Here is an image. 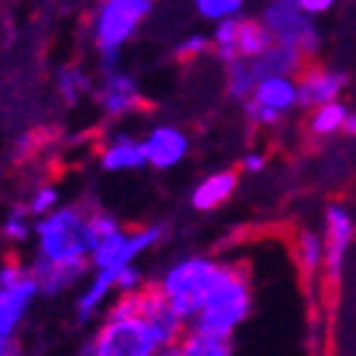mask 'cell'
<instances>
[{"instance_id":"6da1fadb","label":"cell","mask_w":356,"mask_h":356,"mask_svg":"<svg viewBox=\"0 0 356 356\" xmlns=\"http://www.w3.org/2000/svg\"><path fill=\"white\" fill-rule=\"evenodd\" d=\"M34 260L51 266H76L91 257V232H88V207L63 204L49 218L34 220Z\"/></svg>"},{"instance_id":"7a4b0ae2","label":"cell","mask_w":356,"mask_h":356,"mask_svg":"<svg viewBox=\"0 0 356 356\" xmlns=\"http://www.w3.org/2000/svg\"><path fill=\"white\" fill-rule=\"evenodd\" d=\"M249 302H252L249 269H246V263H232L224 269L218 286L209 291L204 308L195 317L193 331L218 337V339H229V334L246 320Z\"/></svg>"},{"instance_id":"3957f363","label":"cell","mask_w":356,"mask_h":356,"mask_svg":"<svg viewBox=\"0 0 356 356\" xmlns=\"http://www.w3.org/2000/svg\"><path fill=\"white\" fill-rule=\"evenodd\" d=\"M150 9V0H105L97 6V12L91 15V37L105 74L119 71L122 46L136 34Z\"/></svg>"},{"instance_id":"277c9868","label":"cell","mask_w":356,"mask_h":356,"mask_svg":"<svg viewBox=\"0 0 356 356\" xmlns=\"http://www.w3.org/2000/svg\"><path fill=\"white\" fill-rule=\"evenodd\" d=\"M224 269H227V263H215L207 257H190V260L175 263L161 277L159 289L167 297L175 314L181 320H190V317H198V311L204 308L209 291L218 286Z\"/></svg>"},{"instance_id":"5b68a950","label":"cell","mask_w":356,"mask_h":356,"mask_svg":"<svg viewBox=\"0 0 356 356\" xmlns=\"http://www.w3.org/2000/svg\"><path fill=\"white\" fill-rule=\"evenodd\" d=\"M79 356H159V345L139 314L122 320L105 317L97 334L79 348Z\"/></svg>"},{"instance_id":"8992f818","label":"cell","mask_w":356,"mask_h":356,"mask_svg":"<svg viewBox=\"0 0 356 356\" xmlns=\"http://www.w3.org/2000/svg\"><path fill=\"white\" fill-rule=\"evenodd\" d=\"M260 23L266 26V31L272 34L277 46L297 49L305 57H311V51H317L320 46V34L311 17L297 6V0H275V3L263 9Z\"/></svg>"},{"instance_id":"52a82bcc","label":"cell","mask_w":356,"mask_h":356,"mask_svg":"<svg viewBox=\"0 0 356 356\" xmlns=\"http://www.w3.org/2000/svg\"><path fill=\"white\" fill-rule=\"evenodd\" d=\"M164 235V227H145V229H133V232H116L111 238H105L102 243H97L91 249L88 263L94 266V272H119L124 266H133L142 252H147L150 246H156Z\"/></svg>"},{"instance_id":"ba28073f","label":"cell","mask_w":356,"mask_h":356,"mask_svg":"<svg viewBox=\"0 0 356 356\" xmlns=\"http://www.w3.org/2000/svg\"><path fill=\"white\" fill-rule=\"evenodd\" d=\"M136 314L147 323L159 350L175 348L184 339V320L170 308L159 286H145L142 291H136Z\"/></svg>"},{"instance_id":"9c48e42d","label":"cell","mask_w":356,"mask_h":356,"mask_svg":"<svg viewBox=\"0 0 356 356\" xmlns=\"http://www.w3.org/2000/svg\"><path fill=\"white\" fill-rule=\"evenodd\" d=\"M353 218L345 207H328L325 212V238H323V266H325V289H337L339 275H342V263L345 252L353 241Z\"/></svg>"},{"instance_id":"30bf717a","label":"cell","mask_w":356,"mask_h":356,"mask_svg":"<svg viewBox=\"0 0 356 356\" xmlns=\"http://www.w3.org/2000/svg\"><path fill=\"white\" fill-rule=\"evenodd\" d=\"M348 85V76L342 71H325V68H311L305 65V71L297 79V105L302 108H323L331 102H339L337 97L342 94V88Z\"/></svg>"},{"instance_id":"8fae6325","label":"cell","mask_w":356,"mask_h":356,"mask_svg":"<svg viewBox=\"0 0 356 356\" xmlns=\"http://www.w3.org/2000/svg\"><path fill=\"white\" fill-rule=\"evenodd\" d=\"M97 102L108 119H122L142 105V94L130 74L113 71L102 76V85L97 88Z\"/></svg>"},{"instance_id":"7c38bea8","label":"cell","mask_w":356,"mask_h":356,"mask_svg":"<svg viewBox=\"0 0 356 356\" xmlns=\"http://www.w3.org/2000/svg\"><path fill=\"white\" fill-rule=\"evenodd\" d=\"M37 297H40V289L31 277H26L12 289H0V339L3 342L15 339L17 328L23 325L29 308L34 305Z\"/></svg>"},{"instance_id":"4fadbf2b","label":"cell","mask_w":356,"mask_h":356,"mask_svg":"<svg viewBox=\"0 0 356 356\" xmlns=\"http://www.w3.org/2000/svg\"><path fill=\"white\" fill-rule=\"evenodd\" d=\"M99 164L108 172H127V170H142L147 164V150L145 142L116 133L105 142V147L99 150Z\"/></svg>"},{"instance_id":"5bb4252c","label":"cell","mask_w":356,"mask_h":356,"mask_svg":"<svg viewBox=\"0 0 356 356\" xmlns=\"http://www.w3.org/2000/svg\"><path fill=\"white\" fill-rule=\"evenodd\" d=\"M145 150H147V164L159 170H170L187 156V136L178 127L161 124L145 139Z\"/></svg>"},{"instance_id":"9a60e30c","label":"cell","mask_w":356,"mask_h":356,"mask_svg":"<svg viewBox=\"0 0 356 356\" xmlns=\"http://www.w3.org/2000/svg\"><path fill=\"white\" fill-rule=\"evenodd\" d=\"M91 263H76V266H51V263H40L34 260L29 266L31 272V280L37 283L40 294H49V297H57V294H65L68 289L79 286L85 280V272Z\"/></svg>"},{"instance_id":"2e32d148","label":"cell","mask_w":356,"mask_h":356,"mask_svg":"<svg viewBox=\"0 0 356 356\" xmlns=\"http://www.w3.org/2000/svg\"><path fill=\"white\" fill-rule=\"evenodd\" d=\"M302 71H305V54H300L297 49H289V46H277V42L263 57H257L252 63L254 82L277 79V76H289L291 79V74L300 76Z\"/></svg>"},{"instance_id":"e0dca14e","label":"cell","mask_w":356,"mask_h":356,"mask_svg":"<svg viewBox=\"0 0 356 356\" xmlns=\"http://www.w3.org/2000/svg\"><path fill=\"white\" fill-rule=\"evenodd\" d=\"M254 108L269 111L275 116H283L286 111H291L297 105V82L289 76H277V79H266L257 82L254 94L249 99Z\"/></svg>"},{"instance_id":"ac0fdd59","label":"cell","mask_w":356,"mask_h":356,"mask_svg":"<svg viewBox=\"0 0 356 356\" xmlns=\"http://www.w3.org/2000/svg\"><path fill=\"white\" fill-rule=\"evenodd\" d=\"M238 187V172L235 170H220V172H212L207 175L204 181L195 187L193 193V207L201 209V212H209V209H218L224 204Z\"/></svg>"},{"instance_id":"d6986e66","label":"cell","mask_w":356,"mask_h":356,"mask_svg":"<svg viewBox=\"0 0 356 356\" xmlns=\"http://www.w3.org/2000/svg\"><path fill=\"white\" fill-rule=\"evenodd\" d=\"M275 46L272 34L266 31V26L260 20H249V17H238V42H235V51H238V60H246V63H254L257 57H263Z\"/></svg>"},{"instance_id":"ffe728a7","label":"cell","mask_w":356,"mask_h":356,"mask_svg":"<svg viewBox=\"0 0 356 356\" xmlns=\"http://www.w3.org/2000/svg\"><path fill=\"white\" fill-rule=\"evenodd\" d=\"M113 275L116 272H94V277L88 280V286L82 289V294L76 300V320L79 323H88L97 311H102V305L113 294Z\"/></svg>"},{"instance_id":"44dd1931","label":"cell","mask_w":356,"mask_h":356,"mask_svg":"<svg viewBox=\"0 0 356 356\" xmlns=\"http://www.w3.org/2000/svg\"><path fill=\"white\" fill-rule=\"evenodd\" d=\"M91 91V76H88V71L82 65H63L57 71V94L65 105H79L82 97Z\"/></svg>"},{"instance_id":"7402d4cb","label":"cell","mask_w":356,"mask_h":356,"mask_svg":"<svg viewBox=\"0 0 356 356\" xmlns=\"http://www.w3.org/2000/svg\"><path fill=\"white\" fill-rule=\"evenodd\" d=\"M178 350H181V356H232V342L190 331L178 342Z\"/></svg>"},{"instance_id":"603a6c76","label":"cell","mask_w":356,"mask_h":356,"mask_svg":"<svg viewBox=\"0 0 356 356\" xmlns=\"http://www.w3.org/2000/svg\"><path fill=\"white\" fill-rule=\"evenodd\" d=\"M0 235H3L9 243H26L29 238H34V218L29 215L26 204L20 207H12L6 212V218L0 220Z\"/></svg>"},{"instance_id":"cb8c5ba5","label":"cell","mask_w":356,"mask_h":356,"mask_svg":"<svg viewBox=\"0 0 356 356\" xmlns=\"http://www.w3.org/2000/svg\"><path fill=\"white\" fill-rule=\"evenodd\" d=\"M348 122V111L342 102H331V105H323L311 113L308 119V130L314 133V136H331V133L342 130Z\"/></svg>"},{"instance_id":"d4e9b609","label":"cell","mask_w":356,"mask_h":356,"mask_svg":"<svg viewBox=\"0 0 356 356\" xmlns=\"http://www.w3.org/2000/svg\"><path fill=\"white\" fill-rule=\"evenodd\" d=\"M254 88H257V82H254V74H252V63H246V60L227 63V91H229V97L249 99L254 94Z\"/></svg>"},{"instance_id":"484cf974","label":"cell","mask_w":356,"mask_h":356,"mask_svg":"<svg viewBox=\"0 0 356 356\" xmlns=\"http://www.w3.org/2000/svg\"><path fill=\"white\" fill-rule=\"evenodd\" d=\"M323 238L314 235V232H302L300 241H297V260H300V269L305 277L314 280L317 277V269L323 266Z\"/></svg>"},{"instance_id":"4316f807","label":"cell","mask_w":356,"mask_h":356,"mask_svg":"<svg viewBox=\"0 0 356 356\" xmlns=\"http://www.w3.org/2000/svg\"><path fill=\"white\" fill-rule=\"evenodd\" d=\"M63 204H60V190L54 184H40L31 190L29 201H26V209L34 220H42V218H49L51 212H57Z\"/></svg>"},{"instance_id":"83f0119b","label":"cell","mask_w":356,"mask_h":356,"mask_svg":"<svg viewBox=\"0 0 356 356\" xmlns=\"http://www.w3.org/2000/svg\"><path fill=\"white\" fill-rule=\"evenodd\" d=\"M88 232H91V243L97 246V243H102L105 238L122 232V227H119V220H116L111 212L91 207V209H88Z\"/></svg>"},{"instance_id":"f1b7e54d","label":"cell","mask_w":356,"mask_h":356,"mask_svg":"<svg viewBox=\"0 0 356 356\" xmlns=\"http://www.w3.org/2000/svg\"><path fill=\"white\" fill-rule=\"evenodd\" d=\"M198 15L207 17V20H218V23H224V20H232L243 12V3L241 0H198L195 3Z\"/></svg>"},{"instance_id":"f546056e","label":"cell","mask_w":356,"mask_h":356,"mask_svg":"<svg viewBox=\"0 0 356 356\" xmlns=\"http://www.w3.org/2000/svg\"><path fill=\"white\" fill-rule=\"evenodd\" d=\"M26 277H31L29 266H23V263H20V260H15V257L0 260V289H12V286L23 283Z\"/></svg>"},{"instance_id":"4dcf8cb0","label":"cell","mask_w":356,"mask_h":356,"mask_svg":"<svg viewBox=\"0 0 356 356\" xmlns=\"http://www.w3.org/2000/svg\"><path fill=\"white\" fill-rule=\"evenodd\" d=\"M142 272L136 269V266H124V269H119L113 275V291L116 294H136L142 291Z\"/></svg>"},{"instance_id":"1f68e13d","label":"cell","mask_w":356,"mask_h":356,"mask_svg":"<svg viewBox=\"0 0 356 356\" xmlns=\"http://www.w3.org/2000/svg\"><path fill=\"white\" fill-rule=\"evenodd\" d=\"M207 51H209V40H207L204 34H193V37L181 40V46L175 49V57L184 60V63H190V60H198V57L207 54Z\"/></svg>"},{"instance_id":"d6a6232c","label":"cell","mask_w":356,"mask_h":356,"mask_svg":"<svg viewBox=\"0 0 356 356\" xmlns=\"http://www.w3.org/2000/svg\"><path fill=\"white\" fill-rule=\"evenodd\" d=\"M297 6L311 17V15H323V12H328L334 3H331V0H297Z\"/></svg>"},{"instance_id":"836d02e7","label":"cell","mask_w":356,"mask_h":356,"mask_svg":"<svg viewBox=\"0 0 356 356\" xmlns=\"http://www.w3.org/2000/svg\"><path fill=\"white\" fill-rule=\"evenodd\" d=\"M241 167H243L246 172H260V170L266 167V156H263V153H246Z\"/></svg>"},{"instance_id":"e575fe53","label":"cell","mask_w":356,"mask_h":356,"mask_svg":"<svg viewBox=\"0 0 356 356\" xmlns=\"http://www.w3.org/2000/svg\"><path fill=\"white\" fill-rule=\"evenodd\" d=\"M0 356H17L15 342H3V339H0Z\"/></svg>"},{"instance_id":"d590c367","label":"cell","mask_w":356,"mask_h":356,"mask_svg":"<svg viewBox=\"0 0 356 356\" xmlns=\"http://www.w3.org/2000/svg\"><path fill=\"white\" fill-rule=\"evenodd\" d=\"M342 130H348L350 136H356V116H348V122H345V127Z\"/></svg>"},{"instance_id":"8d00e7d4","label":"cell","mask_w":356,"mask_h":356,"mask_svg":"<svg viewBox=\"0 0 356 356\" xmlns=\"http://www.w3.org/2000/svg\"><path fill=\"white\" fill-rule=\"evenodd\" d=\"M159 356H181V350H178V345H175V348H164V350H159Z\"/></svg>"}]
</instances>
